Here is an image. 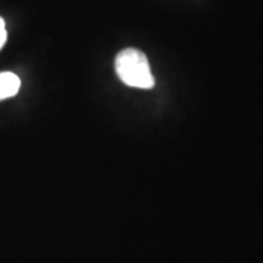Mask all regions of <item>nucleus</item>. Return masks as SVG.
I'll return each mask as SVG.
<instances>
[{"mask_svg":"<svg viewBox=\"0 0 263 263\" xmlns=\"http://www.w3.org/2000/svg\"><path fill=\"white\" fill-rule=\"evenodd\" d=\"M116 72L123 84L132 88L151 89L155 86L149 62L138 48H124L117 54Z\"/></svg>","mask_w":263,"mask_h":263,"instance_id":"f257e3e1","label":"nucleus"},{"mask_svg":"<svg viewBox=\"0 0 263 263\" xmlns=\"http://www.w3.org/2000/svg\"><path fill=\"white\" fill-rule=\"evenodd\" d=\"M19 88H21V81L15 73L12 72L0 73V101L15 97L19 92Z\"/></svg>","mask_w":263,"mask_h":263,"instance_id":"f03ea898","label":"nucleus"},{"mask_svg":"<svg viewBox=\"0 0 263 263\" xmlns=\"http://www.w3.org/2000/svg\"><path fill=\"white\" fill-rule=\"evenodd\" d=\"M6 38H8V34H6V25H5V21H3V18H0V50H2L3 46H5Z\"/></svg>","mask_w":263,"mask_h":263,"instance_id":"7ed1b4c3","label":"nucleus"}]
</instances>
